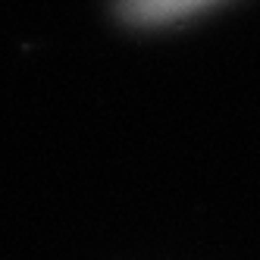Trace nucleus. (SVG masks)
<instances>
[{
  "mask_svg": "<svg viewBox=\"0 0 260 260\" xmlns=\"http://www.w3.org/2000/svg\"><path fill=\"white\" fill-rule=\"evenodd\" d=\"M216 0H119V16L135 25H163L207 10Z\"/></svg>",
  "mask_w": 260,
  "mask_h": 260,
  "instance_id": "nucleus-1",
  "label": "nucleus"
}]
</instances>
